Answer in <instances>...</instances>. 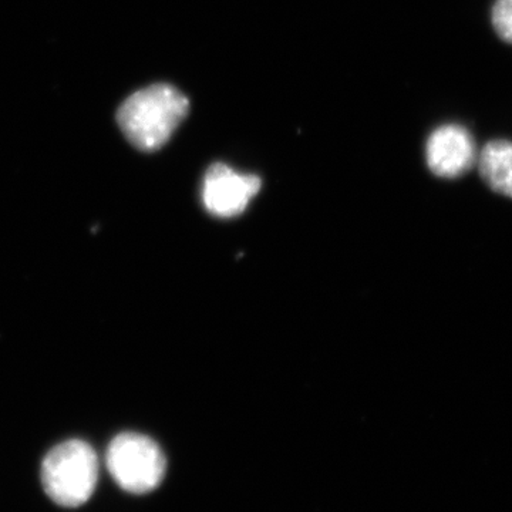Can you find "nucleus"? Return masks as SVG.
<instances>
[{"instance_id":"obj_1","label":"nucleus","mask_w":512,"mask_h":512,"mask_svg":"<svg viewBox=\"0 0 512 512\" xmlns=\"http://www.w3.org/2000/svg\"><path fill=\"white\" fill-rule=\"evenodd\" d=\"M190 101L170 84H154L128 97L117 114L120 128L134 147L156 151L187 117Z\"/></svg>"},{"instance_id":"obj_2","label":"nucleus","mask_w":512,"mask_h":512,"mask_svg":"<svg viewBox=\"0 0 512 512\" xmlns=\"http://www.w3.org/2000/svg\"><path fill=\"white\" fill-rule=\"evenodd\" d=\"M99 480V458L89 443L69 440L57 444L42 463V483L50 500L77 508L90 500Z\"/></svg>"},{"instance_id":"obj_3","label":"nucleus","mask_w":512,"mask_h":512,"mask_svg":"<svg viewBox=\"0 0 512 512\" xmlns=\"http://www.w3.org/2000/svg\"><path fill=\"white\" fill-rule=\"evenodd\" d=\"M106 463L113 480L131 494L156 490L167 467L163 450L156 441L138 433L114 437L107 448Z\"/></svg>"},{"instance_id":"obj_4","label":"nucleus","mask_w":512,"mask_h":512,"mask_svg":"<svg viewBox=\"0 0 512 512\" xmlns=\"http://www.w3.org/2000/svg\"><path fill=\"white\" fill-rule=\"evenodd\" d=\"M261 184L256 175L238 173L227 164L211 165L202 181V204L214 217H238L261 190Z\"/></svg>"},{"instance_id":"obj_5","label":"nucleus","mask_w":512,"mask_h":512,"mask_svg":"<svg viewBox=\"0 0 512 512\" xmlns=\"http://www.w3.org/2000/svg\"><path fill=\"white\" fill-rule=\"evenodd\" d=\"M431 173L441 178H457L477 163V147L470 131L456 124L437 128L426 147Z\"/></svg>"},{"instance_id":"obj_6","label":"nucleus","mask_w":512,"mask_h":512,"mask_svg":"<svg viewBox=\"0 0 512 512\" xmlns=\"http://www.w3.org/2000/svg\"><path fill=\"white\" fill-rule=\"evenodd\" d=\"M478 170L488 187L512 198V143L497 140L485 144L478 154Z\"/></svg>"},{"instance_id":"obj_7","label":"nucleus","mask_w":512,"mask_h":512,"mask_svg":"<svg viewBox=\"0 0 512 512\" xmlns=\"http://www.w3.org/2000/svg\"><path fill=\"white\" fill-rule=\"evenodd\" d=\"M495 32L512 45V0H497L493 8Z\"/></svg>"}]
</instances>
